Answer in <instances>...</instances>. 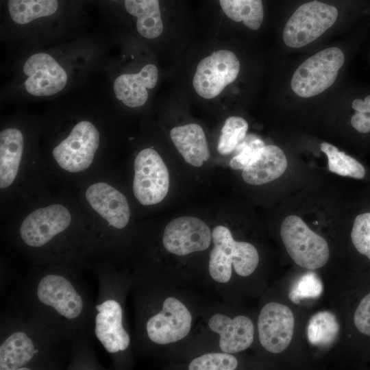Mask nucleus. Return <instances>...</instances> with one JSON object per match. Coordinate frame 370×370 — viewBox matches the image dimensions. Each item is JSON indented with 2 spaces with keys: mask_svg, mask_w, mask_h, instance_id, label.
I'll list each match as a JSON object with an SVG mask.
<instances>
[{
  "mask_svg": "<svg viewBox=\"0 0 370 370\" xmlns=\"http://www.w3.org/2000/svg\"><path fill=\"white\" fill-rule=\"evenodd\" d=\"M213 248L210 254L208 270L216 282L225 284L232 276V266L236 273L246 277L254 272L259 263V254L251 243L236 241L230 229L219 225L212 231Z\"/></svg>",
  "mask_w": 370,
  "mask_h": 370,
  "instance_id": "nucleus-1",
  "label": "nucleus"
},
{
  "mask_svg": "<svg viewBox=\"0 0 370 370\" xmlns=\"http://www.w3.org/2000/svg\"><path fill=\"white\" fill-rule=\"evenodd\" d=\"M344 62L343 52L336 47L315 53L295 71L291 82L293 91L304 98L323 92L334 84Z\"/></svg>",
  "mask_w": 370,
  "mask_h": 370,
  "instance_id": "nucleus-2",
  "label": "nucleus"
},
{
  "mask_svg": "<svg viewBox=\"0 0 370 370\" xmlns=\"http://www.w3.org/2000/svg\"><path fill=\"white\" fill-rule=\"evenodd\" d=\"M280 236L288 255L299 267L316 269L328 261L330 252L326 241L311 230L299 217L289 215L284 218Z\"/></svg>",
  "mask_w": 370,
  "mask_h": 370,
  "instance_id": "nucleus-3",
  "label": "nucleus"
},
{
  "mask_svg": "<svg viewBox=\"0 0 370 370\" xmlns=\"http://www.w3.org/2000/svg\"><path fill=\"white\" fill-rule=\"evenodd\" d=\"M337 9L319 1L299 6L286 22L283 31L284 43L299 48L314 41L336 21Z\"/></svg>",
  "mask_w": 370,
  "mask_h": 370,
  "instance_id": "nucleus-4",
  "label": "nucleus"
},
{
  "mask_svg": "<svg viewBox=\"0 0 370 370\" xmlns=\"http://www.w3.org/2000/svg\"><path fill=\"white\" fill-rule=\"evenodd\" d=\"M169 188L168 169L159 153L151 148L140 151L134 160L133 191L144 206L162 201Z\"/></svg>",
  "mask_w": 370,
  "mask_h": 370,
  "instance_id": "nucleus-5",
  "label": "nucleus"
},
{
  "mask_svg": "<svg viewBox=\"0 0 370 370\" xmlns=\"http://www.w3.org/2000/svg\"><path fill=\"white\" fill-rule=\"evenodd\" d=\"M240 71V62L231 51L221 49L202 59L197 66L193 86L201 97L210 99L218 96L232 83Z\"/></svg>",
  "mask_w": 370,
  "mask_h": 370,
  "instance_id": "nucleus-6",
  "label": "nucleus"
},
{
  "mask_svg": "<svg viewBox=\"0 0 370 370\" xmlns=\"http://www.w3.org/2000/svg\"><path fill=\"white\" fill-rule=\"evenodd\" d=\"M99 145V133L89 121L75 125L69 135L53 150V156L63 169L77 173L92 164Z\"/></svg>",
  "mask_w": 370,
  "mask_h": 370,
  "instance_id": "nucleus-7",
  "label": "nucleus"
},
{
  "mask_svg": "<svg viewBox=\"0 0 370 370\" xmlns=\"http://www.w3.org/2000/svg\"><path fill=\"white\" fill-rule=\"evenodd\" d=\"M212 240L208 225L195 217H180L165 227L162 243L166 251L177 256H186L208 249Z\"/></svg>",
  "mask_w": 370,
  "mask_h": 370,
  "instance_id": "nucleus-8",
  "label": "nucleus"
},
{
  "mask_svg": "<svg viewBox=\"0 0 370 370\" xmlns=\"http://www.w3.org/2000/svg\"><path fill=\"white\" fill-rule=\"evenodd\" d=\"M192 317L187 307L173 297L166 298L162 309L147 321L146 332L151 341L166 345L182 340L189 333Z\"/></svg>",
  "mask_w": 370,
  "mask_h": 370,
  "instance_id": "nucleus-9",
  "label": "nucleus"
},
{
  "mask_svg": "<svg viewBox=\"0 0 370 370\" xmlns=\"http://www.w3.org/2000/svg\"><path fill=\"white\" fill-rule=\"evenodd\" d=\"M295 318L286 305L271 301L260 310L258 319V336L261 345L271 353L284 351L294 332Z\"/></svg>",
  "mask_w": 370,
  "mask_h": 370,
  "instance_id": "nucleus-10",
  "label": "nucleus"
},
{
  "mask_svg": "<svg viewBox=\"0 0 370 370\" xmlns=\"http://www.w3.org/2000/svg\"><path fill=\"white\" fill-rule=\"evenodd\" d=\"M71 222V214L64 206L50 205L27 216L21 225L20 235L27 245L40 247L64 231Z\"/></svg>",
  "mask_w": 370,
  "mask_h": 370,
  "instance_id": "nucleus-11",
  "label": "nucleus"
},
{
  "mask_svg": "<svg viewBox=\"0 0 370 370\" xmlns=\"http://www.w3.org/2000/svg\"><path fill=\"white\" fill-rule=\"evenodd\" d=\"M27 77L24 86L34 96H51L62 90L67 83V74L59 63L46 53L31 56L23 65Z\"/></svg>",
  "mask_w": 370,
  "mask_h": 370,
  "instance_id": "nucleus-12",
  "label": "nucleus"
},
{
  "mask_svg": "<svg viewBox=\"0 0 370 370\" xmlns=\"http://www.w3.org/2000/svg\"><path fill=\"white\" fill-rule=\"evenodd\" d=\"M36 295L39 301L52 307L59 314L73 319L84 308V301L71 282L64 276L48 274L38 282Z\"/></svg>",
  "mask_w": 370,
  "mask_h": 370,
  "instance_id": "nucleus-13",
  "label": "nucleus"
},
{
  "mask_svg": "<svg viewBox=\"0 0 370 370\" xmlns=\"http://www.w3.org/2000/svg\"><path fill=\"white\" fill-rule=\"evenodd\" d=\"M95 332L97 339L109 353L125 350L130 338L122 324L123 310L114 299H108L97 305Z\"/></svg>",
  "mask_w": 370,
  "mask_h": 370,
  "instance_id": "nucleus-14",
  "label": "nucleus"
},
{
  "mask_svg": "<svg viewBox=\"0 0 370 370\" xmlns=\"http://www.w3.org/2000/svg\"><path fill=\"white\" fill-rule=\"evenodd\" d=\"M86 198L91 207L110 225L123 229L130 217L126 197L110 185L99 182L90 186Z\"/></svg>",
  "mask_w": 370,
  "mask_h": 370,
  "instance_id": "nucleus-15",
  "label": "nucleus"
},
{
  "mask_svg": "<svg viewBox=\"0 0 370 370\" xmlns=\"http://www.w3.org/2000/svg\"><path fill=\"white\" fill-rule=\"evenodd\" d=\"M208 326L219 334V347L223 352H239L247 349L253 343L254 324L245 316L231 319L223 314H215L209 319Z\"/></svg>",
  "mask_w": 370,
  "mask_h": 370,
  "instance_id": "nucleus-16",
  "label": "nucleus"
},
{
  "mask_svg": "<svg viewBox=\"0 0 370 370\" xmlns=\"http://www.w3.org/2000/svg\"><path fill=\"white\" fill-rule=\"evenodd\" d=\"M158 78V71L153 64H146L137 73L121 75L114 82L115 96L127 107H140L148 99L147 89L156 86Z\"/></svg>",
  "mask_w": 370,
  "mask_h": 370,
  "instance_id": "nucleus-17",
  "label": "nucleus"
},
{
  "mask_svg": "<svg viewBox=\"0 0 370 370\" xmlns=\"http://www.w3.org/2000/svg\"><path fill=\"white\" fill-rule=\"evenodd\" d=\"M284 151L275 145H265L258 156L242 171L243 180L251 185H261L280 177L287 168Z\"/></svg>",
  "mask_w": 370,
  "mask_h": 370,
  "instance_id": "nucleus-18",
  "label": "nucleus"
},
{
  "mask_svg": "<svg viewBox=\"0 0 370 370\" xmlns=\"http://www.w3.org/2000/svg\"><path fill=\"white\" fill-rule=\"evenodd\" d=\"M170 137L184 160L195 167L201 166L208 160L210 152L205 133L196 123L173 127Z\"/></svg>",
  "mask_w": 370,
  "mask_h": 370,
  "instance_id": "nucleus-19",
  "label": "nucleus"
},
{
  "mask_svg": "<svg viewBox=\"0 0 370 370\" xmlns=\"http://www.w3.org/2000/svg\"><path fill=\"white\" fill-rule=\"evenodd\" d=\"M23 136L15 128L0 133V187L5 188L14 182L18 173L23 151Z\"/></svg>",
  "mask_w": 370,
  "mask_h": 370,
  "instance_id": "nucleus-20",
  "label": "nucleus"
},
{
  "mask_svg": "<svg viewBox=\"0 0 370 370\" xmlns=\"http://www.w3.org/2000/svg\"><path fill=\"white\" fill-rule=\"evenodd\" d=\"M36 353L32 340L23 332L10 335L0 346V369L21 370Z\"/></svg>",
  "mask_w": 370,
  "mask_h": 370,
  "instance_id": "nucleus-21",
  "label": "nucleus"
},
{
  "mask_svg": "<svg viewBox=\"0 0 370 370\" xmlns=\"http://www.w3.org/2000/svg\"><path fill=\"white\" fill-rule=\"evenodd\" d=\"M127 12L137 18L136 28L144 38L154 39L162 33L159 0H125Z\"/></svg>",
  "mask_w": 370,
  "mask_h": 370,
  "instance_id": "nucleus-22",
  "label": "nucleus"
},
{
  "mask_svg": "<svg viewBox=\"0 0 370 370\" xmlns=\"http://www.w3.org/2000/svg\"><path fill=\"white\" fill-rule=\"evenodd\" d=\"M225 15L236 22H243L248 28L257 30L264 18L262 0H219Z\"/></svg>",
  "mask_w": 370,
  "mask_h": 370,
  "instance_id": "nucleus-23",
  "label": "nucleus"
},
{
  "mask_svg": "<svg viewBox=\"0 0 370 370\" xmlns=\"http://www.w3.org/2000/svg\"><path fill=\"white\" fill-rule=\"evenodd\" d=\"M8 8L12 19L25 25L52 15L58 10V0H8Z\"/></svg>",
  "mask_w": 370,
  "mask_h": 370,
  "instance_id": "nucleus-24",
  "label": "nucleus"
},
{
  "mask_svg": "<svg viewBox=\"0 0 370 370\" xmlns=\"http://www.w3.org/2000/svg\"><path fill=\"white\" fill-rule=\"evenodd\" d=\"M338 333V322L330 312H317L309 321L307 336L309 342L313 345L321 347H328L336 340Z\"/></svg>",
  "mask_w": 370,
  "mask_h": 370,
  "instance_id": "nucleus-25",
  "label": "nucleus"
},
{
  "mask_svg": "<svg viewBox=\"0 0 370 370\" xmlns=\"http://www.w3.org/2000/svg\"><path fill=\"white\" fill-rule=\"evenodd\" d=\"M320 149L327 156L330 171L356 180H363L367 177V169L355 158L339 151L328 143H321Z\"/></svg>",
  "mask_w": 370,
  "mask_h": 370,
  "instance_id": "nucleus-26",
  "label": "nucleus"
},
{
  "mask_svg": "<svg viewBox=\"0 0 370 370\" xmlns=\"http://www.w3.org/2000/svg\"><path fill=\"white\" fill-rule=\"evenodd\" d=\"M247 121L240 116L228 117L221 129L217 150L221 155H227L235 150L246 136Z\"/></svg>",
  "mask_w": 370,
  "mask_h": 370,
  "instance_id": "nucleus-27",
  "label": "nucleus"
},
{
  "mask_svg": "<svg viewBox=\"0 0 370 370\" xmlns=\"http://www.w3.org/2000/svg\"><path fill=\"white\" fill-rule=\"evenodd\" d=\"M264 146V143L256 135H246L235 149L236 155L230 160V166L234 170L244 169Z\"/></svg>",
  "mask_w": 370,
  "mask_h": 370,
  "instance_id": "nucleus-28",
  "label": "nucleus"
},
{
  "mask_svg": "<svg viewBox=\"0 0 370 370\" xmlns=\"http://www.w3.org/2000/svg\"><path fill=\"white\" fill-rule=\"evenodd\" d=\"M238 366L237 359L226 352L209 353L193 359L188 365L190 370H234Z\"/></svg>",
  "mask_w": 370,
  "mask_h": 370,
  "instance_id": "nucleus-29",
  "label": "nucleus"
},
{
  "mask_svg": "<svg viewBox=\"0 0 370 370\" xmlns=\"http://www.w3.org/2000/svg\"><path fill=\"white\" fill-rule=\"evenodd\" d=\"M350 236L356 249L370 260V212L356 217Z\"/></svg>",
  "mask_w": 370,
  "mask_h": 370,
  "instance_id": "nucleus-30",
  "label": "nucleus"
},
{
  "mask_svg": "<svg viewBox=\"0 0 370 370\" xmlns=\"http://www.w3.org/2000/svg\"><path fill=\"white\" fill-rule=\"evenodd\" d=\"M323 291L321 280L314 273H305L295 282L289 293V299L295 304L304 298H316Z\"/></svg>",
  "mask_w": 370,
  "mask_h": 370,
  "instance_id": "nucleus-31",
  "label": "nucleus"
},
{
  "mask_svg": "<svg viewBox=\"0 0 370 370\" xmlns=\"http://www.w3.org/2000/svg\"><path fill=\"white\" fill-rule=\"evenodd\" d=\"M351 106L355 111L350 119L352 127L362 134L370 133V95L364 99H355Z\"/></svg>",
  "mask_w": 370,
  "mask_h": 370,
  "instance_id": "nucleus-32",
  "label": "nucleus"
},
{
  "mask_svg": "<svg viewBox=\"0 0 370 370\" xmlns=\"http://www.w3.org/2000/svg\"><path fill=\"white\" fill-rule=\"evenodd\" d=\"M354 321L362 334L370 336V293L360 301L354 313Z\"/></svg>",
  "mask_w": 370,
  "mask_h": 370,
  "instance_id": "nucleus-33",
  "label": "nucleus"
}]
</instances>
